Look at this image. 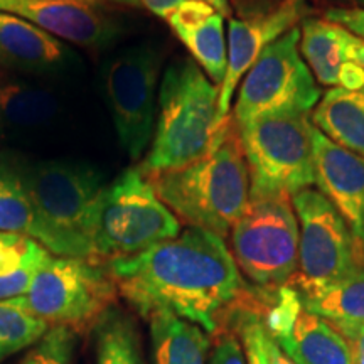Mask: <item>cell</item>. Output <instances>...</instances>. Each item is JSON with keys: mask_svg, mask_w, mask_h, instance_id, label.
<instances>
[{"mask_svg": "<svg viewBox=\"0 0 364 364\" xmlns=\"http://www.w3.org/2000/svg\"><path fill=\"white\" fill-rule=\"evenodd\" d=\"M107 265L118 295L144 318L172 314L208 334L218 332L245 289L225 240L201 228H188L176 238Z\"/></svg>", "mask_w": 364, "mask_h": 364, "instance_id": "cell-1", "label": "cell"}, {"mask_svg": "<svg viewBox=\"0 0 364 364\" xmlns=\"http://www.w3.org/2000/svg\"><path fill=\"white\" fill-rule=\"evenodd\" d=\"M147 177L177 220L223 240L250 203L248 167L233 117L223 122L215 142L198 161Z\"/></svg>", "mask_w": 364, "mask_h": 364, "instance_id": "cell-2", "label": "cell"}, {"mask_svg": "<svg viewBox=\"0 0 364 364\" xmlns=\"http://www.w3.org/2000/svg\"><path fill=\"white\" fill-rule=\"evenodd\" d=\"M218 100L220 86L194 59L179 58L166 68L159 86L152 142L139 166L145 176L179 169L208 152L223 124Z\"/></svg>", "mask_w": 364, "mask_h": 364, "instance_id": "cell-3", "label": "cell"}, {"mask_svg": "<svg viewBox=\"0 0 364 364\" xmlns=\"http://www.w3.org/2000/svg\"><path fill=\"white\" fill-rule=\"evenodd\" d=\"M16 164L33 204L34 240L58 257L95 260L91 211L105 186L102 174L88 164L70 161Z\"/></svg>", "mask_w": 364, "mask_h": 364, "instance_id": "cell-4", "label": "cell"}, {"mask_svg": "<svg viewBox=\"0 0 364 364\" xmlns=\"http://www.w3.org/2000/svg\"><path fill=\"white\" fill-rule=\"evenodd\" d=\"M179 233L181 221L139 166L105 184L95 199L91 243L97 262L134 257Z\"/></svg>", "mask_w": 364, "mask_h": 364, "instance_id": "cell-5", "label": "cell"}, {"mask_svg": "<svg viewBox=\"0 0 364 364\" xmlns=\"http://www.w3.org/2000/svg\"><path fill=\"white\" fill-rule=\"evenodd\" d=\"M311 113L279 110L236 125L250 176V199L287 198L316 184Z\"/></svg>", "mask_w": 364, "mask_h": 364, "instance_id": "cell-6", "label": "cell"}, {"mask_svg": "<svg viewBox=\"0 0 364 364\" xmlns=\"http://www.w3.org/2000/svg\"><path fill=\"white\" fill-rule=\"evenodd\" d=\"M118 290L107 263L73 257H49L19 300L51 327L71 331L95 326Z\"/></svg>", "mask_w": 364, "mask_h": 364, "instance_id": "cell-7", "label": "cell"}, {"mask_svg": "<svg viewBox=\"0 0 364 364\" xmlns=\"http://www.w3.org/2000/svg\"><path fill=\"white\" fill-rule=\"evenodd\" d=\"M236 267L255 285H289L299 268V221L292 199H250L230 233Z\"/></svg>", "mask_w": 364, "mask_h": 364, "instance_id": "cell-8", "label": "cell"}, {"mask_svg": "<svg viewBox=\"0 0 364 364\" xmlns=\"http://www.w3.org/2000/svg\"><path fill=\"white\" fill-rule=\"evenodd\" d=\"M164 54L145 43L108 59L102 80L120 147L140 159L152 142Z\"/></svg>", "mask_w": 364, "mask_h": 364, "instance_id": "cell-9", "label": "cell"}, {"mask_svg": "<svg viewBox=\"0 0 364 364\" xmlns=\"http://www.w3.org/2000/svg\"><path fill=\"white\" fill-rule=\"evenodd\" d=\"M299 221L297 290L336 284L364 272V250L338 209L317 189L292 198Z\"/></svg>", "mask_w": 364, "mask_h": 364, "instance_id": "cell-10", "label": "cell"}, {"mask_svg": "<svg viewBox=\"0 0 364 364\" xmlns=\"http://www.w3.org/2000/svg\"><path fill=\"white\" fill-rule=\"evenodd\" d=\"M300 27L295 26L260 54L243 76L233 108L236 125L263 113L302 110L311 113L321 90L299 49Z\"/></svg>", "mask_w": 364, "mask_h": 364, "instance_id": "cell-11", "label": "cell"}, {"mask_svg": "<svg viewBox=\"0 0 364 364\" xmlns=\"http://www.w3.org/2000/svg\"><path fill=\"white\" fill-rule=\"evenodd\" d=\"M306 0H284L280 6L247 19H231L228 27V68L220 86L218 117L225 122L230 117L231 100L238 83L247 75L260 54L304 19Z\"/></svg>", "mask_w": 364, "mask_h": 364, "instance_id": "cell-12", "label": "cell"}, {"mask_svg": "<svg viewBox=\"0 0 364 364\" xmlns=\"http://www.w3.org/2000/svg\"><path fill=\"white\" fill-rule=\"evenodd\" d=\"M0 12L33 22L54 38L102 49L120 38V26L91 0H0Z\"/></svg>", "mask_w": 364, "mask_h": 364, "instance_id": "cell-13", "label": "cell"}, {"mask_svg": "<svg viewBox=\"0 0 364 364\" xmlns=\"http://www.w3.org/2000/svg\"><path fill=\"white\" fill-rule=\"evenodd\" d=\"M314 167L317 191L338 209L364 250V159L314 127Z\"/></svg>", "mask_w": 364, "mask_h": 364, "instance_id": "cell-14", "label": "cell"}, {"mask_svg": "<svg viewBox=\"0 0 364 364\" xmlns=\"http://www.w3.org/2000/svg\"><path fill=\"white\" fill-rule=\"evenodd\" d=\"M0 63L24 73H63L78 63V54L33 22L0 12Z\"/></svg>", "mask_w": 364, "mask_h": 364, "instance_id": "cell-15", "label": "cell"}, {"mask_svg": "<svg viewBox=\"0 0 364 364\" xmlns=\"http://www.w3.org/2000/svg\"><path fill=\"white\" fill-rule=\"evenodd\" d=\"M166 21L208 78L221 86L228 68L225 16L206 2L193 0L182 4Z\"/></svg>", "mask_w": 364, "mask_h": 364, "instance_id": "cell-16", "label": "cell"}, {"mask_svg": "<svg viewBox=\"0 0 364 364\" xmlns=\"http://www.w3.org/2000/svg\"><path fill=\"white\" fill-rule=\"evenodd\" d=\"M299 49L314 78L331 88L338 86L344 65L354 63L364 68V41L327 19L304 17Z\"/></svg>", "mask_w": 364, "mask_h": 364, "instance_id": "cell-17", "label": "cell"}, {"mask_svg": "<svg viewBox=\"0 0 364 364\" xmlns=\"http://www.w3.org/2000/svg\"><path fill=\"white\" fill-rule=\"evenodd\" d=\"M295 364H351V353L339 331L316 314L302 309L292 329L275 339Z\"/></svg>", "mask_w": 364, "mask_h": 364, "instance_id": "cell-18", "label": "cell"}, {"mask_svg": "<svg viewBox=\"0 0 364 364\" xmlns=\"http://www.w3.org/2000/svg\"><path fill=\"white\" fill-rule=\"evenodd\" d=\"M312 125L334 144L364 159V86L327 90L311 112Z\"/></svg>", "mask_w": 364, "mask_h": 364, "instance_id": "cell-19", "label": "cell"}, {"mask_svg": "<svg viewBox=\"0 0 364 364\" xmlns=\"http://www.w3.org/2000/svg\"><path fill=\"white\" fill-rule=\"evenodd\" d=\"M147 321L152 364H208L211 339L201 326L166 312Z\"/></svg>", "mask_w": 364, "mask_h": 364, "instance_id": "cell-20", "label": "cell"}, {"mask_svg": "<svg viewBox=\"0 0 364 364\" xmlns=\"http://www.w3.org/2000/svg\"><path fill=\"white\" fill-rule=\"evenodd\" d=\"M49 257L51 253L29 236L0 233V300L24 295Z\"/></svg>", "mask_w": 364, "mask_h": 364, "instance_id": "cell-21", "label": "cell"}, {"mask_svg": "<svg viewBox=\"0 0 364 364\" xmlns=\"http://www.w3.org/2000/svg\"><path fill=\"white\" fill-rule=\"evenodd\" d=\"M56 112V98L39 86L21 81L0 86V134L44 125Z\"/></svg>", "mask_w": 364, "mask_h": 364, "instance_id": "cell-22", "label": "cell"}, {"mask_svg": "<svg viewBox=\"0 0 364 364\" xmlns=\"http://www.w3.org/2000/svg\"><path fill=\"white\" fill-rule=\"evenodd\" d=\"M297 292L304 309L326 321L364 324V272L336 284Z\"/></svg>", "mask_w": 364, "mask_h": 364, "instance_id": "cell-23", "label": "cell"}, {"mask_svg": "<svg viewBox=\"0 0 364 364\" xmlns=\"http://www.w3.org/2000/svg\"><path fill=\"white\" fill-rule=\"evenodd\" d=\"M97 364H145L139 331L129 314L108 307L93 326Z\"/></svg>", "mask_w": 364, "mask_h": 364, "instance_id": "cell-24", "label": "cell"}, {"mask_svg": "<svg viewBox=\"0 0 364 364\" xmlns=\"http://www.w3.org/2000/svg\"><path fill=\"white\" fill-rule=\"evenodd\" d=\"M0 233L24 235L34 240L33 204L17 164L0 161Z\"/></svg>", "mask_w": 364, "mask_h": 364, "instance_id": "cell-25", "label": "cell"}, {"mask_svg": "<svg viewBox=\"0 0 364 364\" xmlns=\"http://www.w3.org/2000/svg\"><path fill=\"white\" fill-rule=\"evenodd\" d=\"M51 326L22 306L19 297L0 300V363L33 348Z\"/></svg>", "mask_w": 364, "mask_h": 364, "instance_id": "cell-26", "label": "cell"}, {"mask_svg": "<svg viewBox=\"0 0 364 364\" xmlns=\"http://www.w3.org/2000/svg\"><path fill=\"white\" fill-rule=\"evenodd\" d=\"M236 309V326L241 334V344H243L247 364H268L267 353V329L263 326L260 312L248 311V307H241L240 297L233 304Z\"/></svg>", "mask_w": 364, "mask_h": 364, "instance_id": "cell-27", "label": "cell"}, {"mask_svg": "<svg viewBox=\"0 0 364 364\" xmlns=\"http://www.w3.org/2000/svg\"><path fill=\"white\" fill-rule=\"evenodd\" d=\"M75 349V331L51 327L48 334L31 348L21 364H71Z\"/></svg>", "mask_w": 364, "mask_h": 364, "instance_id": "cell-28", "label": "cell"}, {"mask_svg": "<svg viewBox=\"0 0 364 364\" xmlns=\"http://www.w3.org/2000/svg\"><path fill=\"white\" fill-rule=\"evenodd\" d=\"M208 364H247L243 346L233 334L225 332L218 338Z\"/></svg>", "mask_w": 364, "mask_h": 364, "instance_id": "cell-29", "label": "cell"}, {"mask_svg": "<svg viewBox=\"0 0 364 364\" xmlns=\"http://www.w3.org/2000/svg\"><path fill=\"white\" fill-rule=\"evenodd\" d=\"M324 19L334 22L351 31L364 41V9L361 7H331L326 11Z\"/></svg>", "mask_w": 364, "mask_h": 364, "instance_id": "cell-30", "label": "cell"}, {"mask_svg": "<svg viewBox=\"0 0 364 364\" xmlns=\"http://www.w3.org/2000/svg\"><path fill=\"white\" fill-rule=\"evenodd\" d=\"M140 2L147 11L156 14L157 17L167 19L182 4L193 2V0H140ZM198 2H206L209 6L216 7L223 16H230V0H198Z\"/></svg>", "mask_w": 364, "mask_h": 364, "instance_id": "cell-31", "label": "cell"}, {"mask_svg": "<svg viewBox=\"0 0 364 364\" xmlns=\"http://www.w3.org/2000/svg\"><path fill=\"white\" fill-rule=\"evenodd\" d=\"M346 339L351 353V364H364V324L331 322Z\"/></svg>", "mask_w": 364, "mask_h": 364, "instance_id": "cell-32", "label": "cell"}, {"mask_svg": "<svg viewBox=\"0 0 364 364\" xmlns=\"http://www.w3.org/2000/svg\"><path fill=\"white\" fill-rule=\"evenodd\" d=\"M338 86L346 90H359L364 86V68L348 63L341 68Z\"/></svg>", "mask_w": 364, "mask_h": 364, "instance_id": "cell-33", "label": "cell"}, {"mask_svg": "<svg viewBox=\"0 0 364 364\" xmlns=\"http://www.w3.org/2000/svg\"><path fill=\"white\" fill-rule=\"evenodd\" d=\"M267 353H268V364H295L290 361L284 353H282V349L277 346V343L270 338V336H268L267 339Z\"/></svg>", "mask_w": 364, "mask_h": 364, "instance_id": "cell-34", "label": "cell"}, {"mask_svg": "<svg viewBox=\"0 0 364 364\" xmlns=\"http://www.w3.org/2000/svg\"><path fill=\"white\" fill-rule=\"evenodd\" d=\"M110 2H115V4H124V6H132V7H139V6H142V2H140V0H110Z\"/></svg>", "mask_w": 364, "mask_h": 364, "instance_id": "cell-35", "label": "cell"}, {"mask_svg": "<svg viewBox=\"0 0 364 364\" xmlns=\"http://www.w3.org/2000/svg\"><path fill=\"white\" fill-rule=\"evenodd\" d=\"M282 2H284V0H258L260 6H270V9H275L277 6H280Z\"/></svg>", "mask_w": 364, "mask_h": 364, "instance_id": "cell-36", "label": "cell"}, {"mask_svg": "<svg viewBox=\"0 0 364 364\" xmlns=\"http://www.w3.org/2000/svg\"><path fill=\"white\" fill-rule=\"evenodd\" d=\"M344 4H348V7H361L364 9V0H343Z\"/></svg>", "mask_w": 364, "mask_h": 364, "instance_id": "cell-37", "label": "cell"}]
</instances>
